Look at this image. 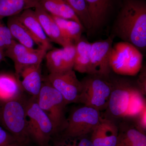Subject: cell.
<instances>
[{
    "mask_svg": "<svg viewBox=\"0 0 146 146\" xmlns=\"http://www.w3.org/2000/svg\"><path fill=\"white\" fill-rule=\"evenodd\" d=\"M117 124L119 133L116 146H146V133L138 130L129 119L121 120Z\"/></svg>",
    "mask_w": 146,
    "mask_h": 146,
    "instance_id": "13",
    "label": "cell"
},
{
    "mask_svg": "<svg viewBox=\"0 0 146 146\" xmlns=\"http://www.w3.org/2000/svg\"><path fill=\"white\" fill-rule=\"evenodd\" d=\"M92 23V29L104 23L110 7L111 0H85Z\"/></svg>",
    "mask_w": 146,
    "mask_h": 146,
    "instance_id": "20",
    "label": "cell"
},
{
    "mask_svg": "<svg viewBox=\"0 0 146 146\" xmlns=\"http://www.w3.org/2000/svg\"><path fill=\"white\" fill-rule=\"evenodd\" d=\"M46 79L62 95L67 105L79 103L82 83L73 69L63 72L50 73Z\"/></svg>",
    "mask_w": 146,
    "mask_h": 146,
    "instance_id": "9",
    "label": "cell"
},
{
    "mask_svg": "<svg viewBox=\"0 0 146 146\" xmlns=\"http://www.w3.org/2000/svg\"><path fill=\"white\" fill-rule=\"evenodd\" d=\"M39 0H0V20L16 16L24 11L35 8Z\"/></svg>",
    "mask_w": 146,
    "mask_h": 146,
    "instance_id": "18",
    "label": "cell"
},
{
    "mask_svg": "<svg viewBox=\"0 0 146 146\" xmlns=\"http://www.w3.org/2000/svg\"><path fill=\"white\" fill-rule=\"evenodd\" d=\"M114 35L104 40L91 43L90 65L88 74L109 77L112 70L110 60Z\"/></svg>",
    "mask_w": 146,
    "mask_h": 146,
    "instance_id": "10",
    "label": "cell"
},
{
    "mask_svg": "<svg viewBox=\"0 0 146 146\" xmlns=\"http://www.w3.org/2000/svg\"><path fill=\"white\" fill-rule=\"evenodd\" d=\"M76 54L73 70L88 73L90 65L91 43L82 38L75 44Z\"/></svg>",
    "mask_w": 146,
    "mask_h": 146,
    "instance_id": "21",
    "label": "cell"
},
{
    "mask_svg": "<svg viewBox=\"0 0 146 146\" xmlns=\"http://www.w3.org/2000/svg\"><path fill=\"white\" fill-rule=\"evenodd\" d=\"M26 101L23 97L0 101V126L21 146L27 145L31 140L27 130Z\"/></svg>",
    "mask_w": 146,
    "mask_h": 146,
    "instance_id": "3",
    "label": "cell"
},
{
    "mask_svg": "<svg viewBox=\"0 0 146 146\" xmlns=\"http://www.w3.org/2000/svg\"><path fill=\"white\" fill-rule=\"evenodd\" d=\"M47 52L39 48L36 49L27 48L13 58L11 60L14 63L16 75L20 78V73L24 68L31 65L41 64Z\"/></svg>",
    "mask_w": 146,
    "mask_h": 146,
    "instance_id": "16",
    "label": "cell"
},
{
    "mask_svg": "<svg viewBox=\"0 0 146 146\" xmlns=\"http://www.w3.org/2000/svg\"><path fill=\"white\" fill-rule=\"evenodd\" d=\"M118 133L117 123L101 115L99 123L91 133V140L94 146H116Z\"/></svg>",
    "mask_w": 146,
    "mask_h": 146,
    "instance_id": "11",
    "label": "cell"
},
{
    "mask_svg": "<svg viewBox=\"0 0 146 146\" xmlns=\"http://www.w3.org/2000/svg\"><path fill=\"white\" fill-rule=\"evenodd\" d=\"M51 16L65 38L74 44L81 39L82 34L84 29L81 24L72 20L52 15Z\"/></svg>",
    "mask_w": 146,
    "mask_h": 146,
    "instance_id": "22",
    "label": "cell"
},
{
    "mask_svg": "<svg viewBox=\"0 0 146 146\" xmlns=\"http://www.w3.org/2000/svg\"><path fill=\"white\" fill-rule=\"evenodd\" d=\"M18 17L20 21L30 33L39 48L43 49L47 51L52 49L51 41L39 23L34 10L32 9H26L18 14Z\"/></svg>",
    "mask_w": 146,
    "mask_h": 146,
    "instance_id": "12",
    "label": "cell"
},
{
    "mask_svg": "<svg viewBox=\"0 0 146 146\" xmlns=\"http://www.w3.org/2000/svg\"><path fill=\"white\" fill-rule=\"evenodd\" d=\"M36 101L51 121L54 136L60 133L65 127L67 120L65 112L67 104L62 95L46 79L42 83Z\"/></svg>",
    "mask_w": 146,
    "mask_h": 146,
    "instance_id": "6",
    "label": "cell"
},
{
    "mask_svg": "<svg viewBox=\"0 0 146 146\" xmlns=\"http://www.w3.org/2000/svg\"><path fill=\"white\" fill-rule=\"evenodd\" d=\"M51 141H53L55 146H94L88 135L70 137L58 134L53 137Z\"/></svg>",
    "mask_w": 146,
    "mask_h": 146,
    "instance_id": "25",
    "label": "cell"
},
{
    "mask_svg": "<svg viewBox=\"0 0 146 146\" xmlns=\"http://www.w3.org/2000/svg\"><path fill=\"white\" fill-rule=\"evenodd\" d=\"M143 56L140 50L123 41L112 46L110 53L111 70L118 75L134 76L142 68Z\"/></svg>",
    "mask_w": 146,
    "mask_h": 146,
    "instance_id": "7",
    "label": "cell"
},
{
    "mask_svg": "<svg viewBox=\"0 0 146 146\" xmlns=\"http://www.w3.org/2000/svg\"><path fill=\"white\" fill-rule=\"evenodd\" d=\"M27 126L29 136L39 146L48 145L54 136V128L48 116L39 107L36 98L26 101Z\"/></svg>",
    "mask_w": 146,
    "mask_h": 146,
    "instance_id": "5",
    "label": "cell"
},
{
    "mask_svg": "<svg viewBox=\"0 0 146 146\" xmlns=\"http://www.w3.org/2000/svg\"><path fill=\"white\" fill-rule=\"evenodd\" d=\"M45 57L50 73L63 72L67 71L63 59L62 48L50 50L47 52Z\"/></svg>",
    "mask_w": 146,
    "mask_h": 146,
    "instance_id": "24",
    "label": "cell"
},
{
    "mask_svg": "<svg viewBox=\"0 0 146 146\" xmlns=\"http://www.w3.org/2000/svg\"><path fill=\"white\" fill-rule=\"evenodd\" d=\"M7 26L14 39L28 48H34L35 41L28 30L19 20L18 15L9 17Z\"/></svg>",
    "mask_w": 146,
    "mask_h": 146,
    "instance_id": "19",
    "label": "cell"
},
{
    "mask_svg": "<svg viewBox=\"0 0 146 146\" xmlns=\"http://www.w3.org/2000/svg\"><path fill=\"white\" fill-rule=\"evenodd\" d=\"M81 81L82 91L79 103L100 112L106 110L113 87L110 76L88 74Z\"/></svg>",
    "mask_w": 146,
    "mask_h": 146,
    "instance_id": "4",
    "label": "cell"
},
{
    "mask_svg": "<svg viewBox=\"0 0 146 146\" xmlns=\"http://www.w3.org/2000/svg\"><path fill=\"white\" fill-rule=\"evenodd\" d=\"M65 1L75 13L84 29L92 30V21L85 0Z\"/></svg>",
    "mask_w": 146,
    "mask_h": 146,
    "instance_id": "23",
    "label": "cell"
},
{
    "mask_svg": "<svg viewBox=\"0 0 146 146\" xmlns=\"http://www.w3.org/2000/svg\"><path fill=\"white\" fill-rule=\"evenodd\" d=\"M101 118V114L99 110L84 105L71 112L67 118L65 127L58 134L70 137L88 135L96 127Z\"/></svg>",
    "mask_w": 146,
    "mask_h": 146,
    "instance_id": "8",
    "label": "cell"
},
{
    "mask_svg": "<svg viewBox=\"0 0 146 146\" xmlns=\"http://www.w3.org/2000/svg\"><path fill=\"white\" fill-rule=\"evenodd\" d=\"M45 146H55L51 145H50V144H49L48 145H46Z\"/></svg>",
    "mask_w": 146,
    "mask_h": 146,
    "instance_id": "34",
    "label": "cell"
},
{
    "mask_svg": "<svg viewBox=\"0 0 146 146\" xmlns=\"http://www.w3.org/2000/svg\"><path fill=\"white\" fill-rule=\"evenodd\" d=\"M5 52L3 50L0 48V63L4 60L5 58Z\"/></svg>",
    "mask_w": 146,
    "mask_h": 146,
    "instance_id": "32",
    "label": "cell"
},
{
    "mask_svg": "<svg viewBox=\"0 0 146 146\" xmlns=\"http://www.w3.org/2000/svg\"><path fill=\"white\" fill-rule=\"evenodd\" d=\"M24 91L20 78L15 74H0V101L23 98Z\"/></svg>",
    "mask_w": 146,
    "mask_h": 146,
    "instance_id": "15",
    "label": "cell"
},
{
    "mask_svg": "<svg viewBox=\"0 0 146 146\" xmlns=\"http://www.w3.org/2000/svg\"><path fill=\"white\" fill-rule=\"evenodd\" d=\"M39 3L50 15L81 24L75 13L65 0H39Z\"/></svg>",
    "mask_w": 146,
    "mask_h": 146,
    "instance_id": "17",
    "label": "cell"
},
{
    "mask_svg": "<svg viewBox=\"0 0 146 146\" xmlns=\"http://www.w3.org/2000/svg\"><path fill=\"white\" fill-rule=\"evenodd\" d=\"M15 143H18L14 137L0 126V146H6Z\"/></svg>",
    "mask_w": 146,
    "mask_h": 146,
    "instance_id": "30",
    "label": "cell"
},
{
    "mask_svg": "<svg viewBox=\"0 0 146 146\" xmlns=\"http://www.w3.org/2000/svg\"><path fill=\"white\" fill-rule=\"evenodd\" d=\"M63 59L67 70H72L75 57V44H71L62 48Z\"/></svg>",
    "mask_w": 146,
    "mask_h": 146,
    "instance_id": "28",
    "label": "cell"
},
{
    "mask_svg": "<svg viewBox=\"0 0 146 146\" xmlns=\"http://www.w3.org/2000/svg\"><path fill=\"white\" fill-rule=\"evenodd\" d=\"M115 35L139 50L146 47V5L141 0H127L118 14Z\"/></svg>",
    "mask_w": 146,
    "mask_h": 146,
    "instance_id": "1",
    "label": "cell"
},
{
    "mask_svg": "<svg viewBox=\"0 0 146 146\" xmlns=\"http://www.w3.org/2000/svg\"><path fill=\"white\" fill-rule=\"evenodd\" d=\"M15 41L8 27L0 20V48L5 52Z\"/></svg>",
    "mask_w": 146,
    "mask_h": 146,
    "instance_id": "27",
    "label": "cell"
},
{
    "mask_svg": "<svg viewBox=\"0 0 146 146\" xmlns=\"http://www.w3.org/2000/svg\"><path fill=\"white\" fill-rule=\"evenodd\" d=\"M6 146H21L20 144L18 143H13L11 144V145H9Z\"/></svg>",
    "mask_w": 146,
    "mask_h": 146,
    "instance_id": "33",
    "label": "cell"
},
{
    "mask_svg": "<svg viewBox=\"0 0 146 146\" xmlns=\"http://www.w3.org/2000/svg\"><path fill=\"white\" fill-rule=\"evenodd\" d=\"M41 65L26 67L21 71L19 75L20 78L22 77L21 85L24 91L35 98L38 96L43 83Z\"/></svg>",
    "mask_w": 146,
    "mask_h": 146,
    "instance_id": "14",
    "label": "cell"
},
{
    "mask_svg": "<svg viewBox=\"0 0 146 146\" xmlns=\"http://www.w3.org/2000/svg\"><path fill=\"white\" fill-rule=\"evenodd\" d=\"M132 119L135 120L133 123L138 130L146 133V106Z\"/></svg>",
    "mask_w": 146,
    "mask_h": 146,
    "instance_id": "29",
    "label": "cell"
},
{
    "mask_svg": "<svg viewBox=\"0 0 146 146\" xmlns=\"http://www.w3.org/2000/svg\"><path fill=\"white\" fill-rule=\"evenodd\" d=\"M112 89L105 116L117 120L132 119L146 106L138 86L126 80H112Z\"/></svg>",
    "mask_w": 146,
    "mask_h": 146,
    "instance_id": "2",
    "label": "cell"
},
{
    "mask_svg": "<svg viewBox=\"0 0 146 146\" xmlns=\"http://www.w3.org/2000/svg\"><path fill=\"white\" fill-rule=\"evenodd\" d=\"M137 86L141 90L142 94L145 95L146 92V71L143 72L140 74L139 78L138 80Z\"/></svg>",
    "mask_w": 146,
    "mask_h": 146,
    "instance_id": "31",
    "label": "cell"
},
{
    "mask_svg": "<svg viewBox=\"0 0 146 146\" xmlns=\"http://www.w3.org/2000/svg\"><path fill=\"white\" fill-rule=\"evenodd\" d=\"M34 11L37 20L45 32L46 35L50 39L51 33L53 19L51 15L39 4L35 7Z\"/></svg>",
    "mask_w": 146,
    "mask_h": 146,
    "instance_id": "26",
    "label": "cell"
}]
</instances>
